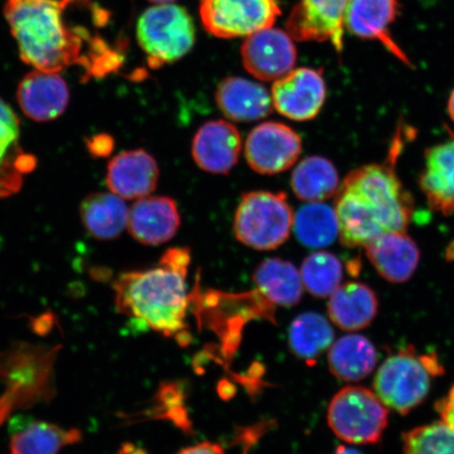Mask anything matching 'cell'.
Instances as JSON below:
<instances>
[{
    "label": "cell",
    "instance_id": "obj_1",
    "mask_svg": "<svg viewBox=\"0 0 454 454\" xmlns=\"http://www.w3.org/2000/svg\"><path fill=\"white\" fill-rule=\"evenodd\" d=\"M403 134L397 130L384 163L354 169L339 186L334 212L344 247H366L385 232L406 231L410 225L413 199L395 168L405 144Z\"/></svg>",
    "mask_w": 454,
    "mask_h": 454
},
{
    "label": "cell",
    "instance_id": "obj_2",
    "mask_svg": "<svg viewBox=\"0 0 454 454\" xmlns=\"http://www.w3.org/2000/svg\"><path fill=\"white\" fill-rule=\"evenodd\" d=\"M67 0H8L4 16L9 22L21 59L38 71L57 73L81 66L90 76L92 62L85 48L98 60L99 75L118 66V56L82 27L65 21Z\"/></svg>",
    "mask_w": 454,
    "mask_h": 454
},
{
    "label": "cell",
    "instance_id": "obj_3",
    "mask_svg": "<svg viewBox=\"0 0 454 454\" xmlns=\"http://www.w3.org/2000/svg\"><path fill=\"white\" fill-rule=\"evenodd\" d=\"M190 262L189 249L170 248L158 268L123 272L113 286L118 311L166 336L184 331Z\"/></svg>",
    "mask_w": 454,
    "mask_h": 454
},
{
    "label": "cell",
    "instance_id": "obj_4",
    "mask_svg": "<svg viewBox=\"0 0 454 454\" xmlns=\"http://www.w3.org/2000/svg\"><path fill=\"white\" fill-rule=\"evenodd\" d=\"M59 348L16 344L0 354V377L7 384L0 397V425L17 408L53 395V365Z\"/></svg>",
    "mask_w": 454,
    "mask_h": 454
},
{
    "label": "cell",
    "instance_id": "obj_5",
    "mask_svg": "<svg viewBox=\"0 0 454 454\" xmlns=\"http://www.w3.org/2000/svg\"><path fill=\"white\" fill-rule=\"evenodd\" d=\"M442 372L438 357L418 355L413 346H407L379 368L373 380L374 393L386 407L407 414L423 403L431 381Z\"/></svg>",
    "mask_w": 454,
    "mask_h": 454
},
{
    "label": "cell",
    "instance_id": "obj_6",
    "mask_svg": "<svg viewBox=\"0 0 454 454\" xmlns=\"http://www.w3.org/2000/svg\"><path fill=\"white\" fill-rule=\"evenodd\" d=\"M294 215L284 192H251L238 206L234 231L244 246L257 251H271L286 242L294 226Z\"/></svg>",
    "mask_w": 454,
    "mask_h": 454
},
{
    "label": "cell",
    "instance_id": "obj_7",
    "mask_svg": "<svg viewBox=\"0 0 454 454\" xmlns=\"http://www.w3.org/2000/svg\"><path fill=\"white\" fill-rule=\"evenodd\" d=\"M137 38L153 69L183 59L194 47L196 27L192 16L177 4L147 9L137 25Z\"/></svg>",
    "mask_w": 454,
    "mask_h": 454
},
{
    "label": "cell",
    "instance_id": "obj_8",
    "mask_svg": "<svg viewBox=\"0 0 454 454\" xmlns=\"http://www.w3.org/2000/svg\"><path fill=\"white\" fill-rule=\"evenodd\" d=\"M389 411L371 389L348 386L333 397L329 427L339 439L355 445L377 444L388 425Z\"/></svg>",
    "mask_w": 454,
    "mask_h": 454
},
{
    "label": "cell",
    "instance_id": "obj_9",
    "mask_svg": "<svg viewBox=\"0 0 454 454\" xmlns=\"http://www.w3.org/2000/svg\"><path fill=\"white\" fill-rule=\"evenodd\" d=\"M199 11L206 30L219 38L247 37L281 15L277 0H201Z\"/></svg>",
    "mask_w": 454,
    "mask_h": 454
},
{
    "label": "cell",
    "instance_id": "obj_10",
    "mask_svg": "<svg viewBox=\"0 0 454 454\" xmlns=\"http://www.w3.org/2000/svg\"><path fill=\"white\" fill-rule=\"evenodd\" d=\"M302 140L297 132L281 122H264L255 127L246 142L249 167L262 175L286 172L297 162Z\"/></svg>",
    "mask_w": 454,
    "mask_h": 454
},
{
    "label": "cell",
    "instance_id": "obj_11",
    "mask_svg": "<svg viewBox=\"0 0 454 454\" xmlns=\"http://www.w3.org/2000/svg\"><path fill=\"white\" fill-rule=\"evenodd\" d=\"M350 0H299L286 21L287 33L297 42H331L343 49L344 17Z\"/></svg>",
    "mask_w": 454,
    "mask_h": 454
},
{
    "label": "cell",
    "instance_id": "obj_12",
    "mask_svg": "<svg viewBox=\"0 0 454 454\" xmlns=\"http://www.w3.org/2000/svg\"><path fill=\"white\" fill-rule=\"evenodd\" d=\"M287 32L272 27L247 36L242 44L244 67L262 82H276L294 70L297 49Z\"/></svg>",
    "mask_w": 454,
    "mask_h": 454
},
{
    "label": "cell",
    "instance_id": "obj_13",
    "mask_svg": "<svg viewBox=\"0 0 454 454\" xmlns=\"http://www.w3.org/2000/svg\"><path fill=\"white\" fill-rule=\"evenodd\" d=\"M272 106L292 121H308L319 115L326 100L320 70L301 67L278 79L271 90Z\"/></svg>",
    "mask_w": 454,
    "mask_h": 454
},
{
    "label": "cell",
    "instance_id": "obj_14",
    "mask_svg": "<svg viewBox=\"0 0 454 454\" xmlns=\"http://www.w3.org/2000/svg\"><path fill=\"white\" fill-rule=\"evenodd\" d=\"M397 0H350L344 17V27L363 39L381 43L403 64L411 67L410 59L391 37L390 27L399 15Z\"/></svg>",
    "mask_w": 454,
    "mask_h": 454
},
{
    "label": "cell",
    "instance_id": "obj_15",
    "mask_svg": "<svg viewBox=\"0 0 454 454\" xmlns=\"http://www.w3.org/2000/svg\"><path fill=\"white\" fill-rule=\"evenodd\" d=\"M242 149L239 130L224 121L204 123L192 140V155L199 168L226 175L236 166Z\"/></svg>",
    "mask_w": 454,
    "mask_h": 454
},
{
    "label": "cell",
    "instance_id": "obj_16",
    "mask_svg": "<svg viewBox=\"0 0 454 454\" xmlns=\"http://www.w3.org/2000/svg\"><path fill=\"white\" fill-rule=\"evenodd\" d=\"M180 223L177 204L169 197L141 198L129 209V234L145 246H160L173 239Z\"/></svg>",
    "mask_w": 454,
    "mask_h": 454
},
{
    "label": "cell",
    "instance_id": "obj_17",
    "mask_svg": "<svg viewBox=\"0 0 454 454\" xmlns=\"http://www.w3.org/2000/svg\"><path fill=\"white\" fill-rule=\"evenodd\" d=\"M17 100L27 117L44 122L53 121L66 111L70 92L59 74L37 70L22 79Z\"/></svg>",
    "mask_w": 454,
    "mask_h": 454
},
{
    "label": "cell",
    "instance_id": "obj_18",
    "mask_svg": "<svg viewBox=\"0 0 454 454\" xmlns=\"http://www.w3.org/2000/svg\"><path fill=\"white\" fill-rule=\"evenodd\" d=\"M159 168L154 158L144 150L123 152L107 166L106 184L114 194L134 200L155 191Z\"/></svg>",
    "mask_w": 454,
    "mask_h": 454
},
{
    "label": "cell",
    "instance_id": "obj_19",
    "mask_svg": "<svg viewBox=\"0 0 454 454\" xmlns=\"http://www.w3.org/2000/svg\"><path fill=\"white\" fill-rule=\"evenodd\" d=\"M378 274L394 284L405 283L416 272L421 252L406 231H389L365 247Z\"/></svg>",
    "mask_w": 454,
    "mask_h": 454
},
{
    "label": "cell",
    "instance_id": "obj_20",
    "mask_svg": "<svg viewBox=\"0 0 454 454\" xmlns=\"http://www.w3.org/2000/svg\"><path fill=\"white\" fill-rule=\"evenodd\" d=\"M419 184L433 211L454 214V138L426 150Z\"/></svg>",
    "mask_w": 454,
    "mask_h": 454
},
{
    "label": "cell",
    "instance_id": "obj_21",
    "mask_svg": "<svg viewBox=\"0 0 454 454\" xmlns=\"http://www.w3.org/2000/svg\"><path fill=\"white\" fill-rule=\"evenodd\" d=\"M215 102L225 117L238 122L259 121L274 110L269 90L241 77L224 78L215 90Z\"/></svg>",
    "mask_w": 454,
    "mask_h": 454
},
{
    "label": "cell",
    "instance_id": "obj_22",
    "mask_svg": "<svg viewBox=\"0 0 454 454\" xmlns=\"http://www.w3.org/2000/svg\"><path fill=\"white\" fill-rule=\"evenodd\" d=\"M327 309L332 321L342 331L357 332L376 319L379 300L366 284L349 282L329 297Z\"/></svg>",
    "mask_w": 454,
    "mask_h": 454
},
{
    "label": "cell",
    "instance_id": "obj_23",
    "mask_svg": "<svg viewBox=\"0 0 454 454\" xmlns=\"http://www.w3.org/2000/svg\"><path fill=\"white\" fill-rule=\"evenodd\" d=\"M378 353L373 344L361 334H348L329 348L328 367L334 377L344 382H359L373 372Z\"/></svg>",
    "mask_w": 454,
    "mask_h": 454
},
{
    "label": "cell",
    "instance_id": "obj_24",
    "mask_svg": "<svg viewBox=\"0 0 454 454\" xmlns=\"http://www.w3.org/2000/svg\"><path fill=\"white\" fill-rule=\"evenodd\" d=\"M124 199L114 192H95L84 199L81 207L82 223L99 240H112L128 226L129 208Z\"/></svg>",
    "mask_w": 454,
    "mask_h": 454
},
{
    "label": "cell",
    "instance_id": "obj_25",
    "mask_svg": "<svg viewBox=\"0 0 454 454\" xmlns=\"http://www.w3.org/2000/svg\"><path fill=\"white\" fill-rule=\"evenodd\" d=\"M253 280L258 292L270 303L294 306L303 294V282L300 271L289 261L280 258L265 260L255 269Z\"/></svg>",
    "mask_w": 454,
    "mask_h": 454
},
{
    "label": "cell",
    "instance_id": "obj_26",
    "mask_svg": "<svg viewBox=\"0 0 454 454\" xmlns=\"http://www.w3.org/2000/svg\"><path fill=\"white\" fill-rule=\"evenodd\" d=\"M292 189L300 200L323 202L337 194L340 186L336 167L328 159L311 156L301 161L292 175Z\"/></svg>",
    "mask_w": 454,
    "mask_h": 454
},
{
    "label": "cell",
    "instance_id": "obj_27",
    "mask_svg": "<svg viewBox=\"0 0 454 454\" xmlns=\"http://www.w3.org/2000/svg\"><path fill=\"white\" fill-rule=\"evenodd\" d=\"M82 438V434L78 429L34 422L13 434L9 454H57L62 448L76 444Z\"/></svg>",
    "mask_w": 454,
    "mask_h": 454
},
{
    "label": "cell",
    "instance_id": "obj_28",
    "mask_svg": "<svg viewBox=\"0 0 454 454\" xmlns=\"http://www.w3.org/2000/svg\"><path fill=\"white\" fill-rule=\"evenodd\" d=\"M333 338L332 325L317 312H305L298 316L288 332L289 346L293 353L306 362L315 361L331 348Z\"/></svg>",
    "mask_w": 454,
    "mask_h": 454
},
{
    "label": "cell",
    "instance_id": "obj_29",
    "mask_svg": "<svg viewBox=\"0 0 454 454\" xmlns=\"http://www.w3.org/2000/svg\"><path fill=\"white\" fill-rule=\"evenodd\" d=\"M294 225L299 241L310 248L331 246L339 237L336 212L322 202L301 207L294 215Z\"/></svg>",
    "mask_w": 454,
    "mask_h": 454
},
{
    "label": "cell",
    "instance_id": "obj_30",
    "mask_svg": "<svg viewBox=\"0 0 454 454\" xmlns=\"http://www.w3.org/2000/svg\"><path fill=\"white\" fill-rule=\"evenodd\" d=\"M303 286L317 298H327L343 279V266L333 254L317 252L306 257L300 271Z\"/></svg>",
    "mask_w": 454,
    "mask_h": 454
},
{
    "label": "cell",
    "instance_id": "obj_31",
    "mask_svg": "<svg viewBox=\"0 0 454 454\" xmlns=\"http://www.w3.org/2000/svg\"><path fill=\"white\" fill-rule=\"evenodd\" d=\"M404 454H454V430L440 421L403 434Z\"/></svg>",
    "mask_w": 454,
    "mask_h": 454
},
{
    "label": "cell",
    "instance_id": "obj_32",
    "mask_svg": "<svg viewBox=\"0 0 454 454\" xmlns=\"http://www.w3.org/2000/svg\"><path fill=\"white\" fill-rule=\"evenodd\" d=\"M436 411L439 412L442 421L454 430V384L445 397L436 403Z\"/></svg>",
    "mask_w": 454,
    "mask_h": 454
},
{
    "label": "cell",
    "instance_id": "obj_33",
    "mask_svg": "<svg viewBox=\"0 0 454 454\" xmlns=\"http://www.w3.org/2000/svg\"><path fill=\"white\" fill-rule=\"evenodd\" d=\"M177 454H224L223 447L215 442H204L200 444L185 448Z\"/></svg>",
    "mask_w": 454,
    "mask_h": 454
},
{
    "label": "cell",
    "instance_id": "obj_34",
    "mask_svg": "<svg viewBox=\"0 0 454 454\" xmlns=\"http://www.w3.org/2000/svg\"><path fill=\"white\" fill-rule=\"evenodd\" d=\"M114 142L109 136H98L92 139L90 144V150L94 155L106 156L113 149Z\"/></svg>",
    "mask_w": 454,
    "mask_h": 454
},
{
    "label": "cell",
    "instance_id": "obj_35",
    "mask_svg": "<svg viewBox=\"0 0 454 454\" xmlns=\"http://www.w3.org/2000/svg\"><path fill=\"white\" fill-rule=\"evenodd\" d=\"M116 454H149L147 453L144 448H141L137 445L132 444V442H127V444H123Z\"/></svg>",
    "mask_w": 454,
    "mask_h": 454
},
{
    "label": "cell",
    "instance_id": "obj_36",
    "mask_svg": "<svg viewBox=\"0 0 454 454\" xmlns=\"http://www.w3.org/2000/svg\"><path fill=\"white\" fill-rule=\"evenodd\" d=\"M447 109H448V114H450L451 121L454 123V89L452 90V92L450 96V99H448Z\"/></svg>",
    "mask_w": 454,
    "mask_h": 454
},
{
    "label": "cell",
    "instance_id": "obj_37",
    "mask_svg": "<svg viewBox=\"0 0 454 454\" xmlns=\"http://www.w3.org/2000/svg\"><path fill=\"white\" fill-rule=\"evenodd\" d=\"M334 454H363V453L354 450V448L340 446L337 448V450H336V452H334Z\"/></svg>",
    "mask_w": 454,
    "mask_h": 454
},
{
    "label": "cell",
    "instance_id": "obj_38",
    "mask_svg": "<svg viewBox=\"0 0 454 454\" xmlns=\"http://www.w3.org/2000/svg\"><path fill=\"white\" fill-rule=\"evenodd\" d=\"M150 2L154 3L156 4H163L174 3L175 0H150Z\"/></svg>",
    "mask_w": 454,
    "mask_h": 454
},
{
    "label": "cell",
    "instance_id": "obj_39",
    "mask_svg": "<svg viewBox=\"0 0 454 454\" xmlns=\"http://www.w3.org/2000/svg\"><path fill=\"white\" fill-rule=\"evenodd\" d=\"M7 107H9V106L5 104L2 98H0V110L7 109Z\"/></svg>",
    "mask_w": 454,
    "mask_h": 454
},
{
    "label": "cell",
    "instance_id": "obj_40",
    "mask_svg": "<svg viewBox=\"0 0 454 454\" xmlns=\"http://www.w3.org/2000/svg\"><path fill=\"white\" fill-rule=\"evenodd\" d=\"M67 2L70 4L71 2H73V0H67Z\"/></svg>",
    "mask_w": 454,
    "mask_h": 454
}]
</instances>
